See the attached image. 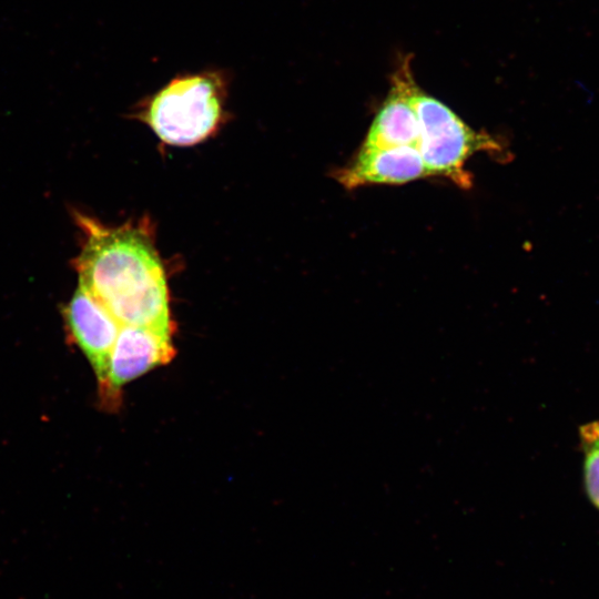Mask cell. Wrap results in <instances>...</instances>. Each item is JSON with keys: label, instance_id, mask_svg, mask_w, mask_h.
<instances>
[{"label": "cell", "instance_id": "obj_1", "mask_svg": "<svg viewBox=\"0 0 599 599\" xmlns=\"http://www.w3.org/2000/svg\"><path fill=\"white\" fill-rule=\"evenodd\" d=\"M84 241L74 261L79 283L121 325L173 332L164 270L149 236L138 227L104 226L75 215Z\"/></svg>", "mask_w": 599, "mask_h": 599}, {"label": "cell", "instance_id": "obj_2", "mask_svg": "<svg viewBox=\"0 0 599 599\" xmlns=\"http://www.w3.org/2000/svg\"><path fill=\"white\" fill-rule=\"evenodd\" d=\"M230 72H181L140 104L138 116L163 142L192 145L205 140L225 118Z\"/></svg>", "mask_w": 599, "mask_h": 599}, {"label": "cell", "instance_id": "obj_3", "mask_svg": "<svg viewBox=\"0 0 599 599\" xmlns=\"http://www.w3.org/2000/svg\"><path fill=\"white\" fill-rule=\"evenodd\" d=\"M409 100L419 123L417 149L432 175L450 179L461 187L470 185L465 162L477 151L496 150L489 135L470 129L455 112L425 93L415 79L409 85Z\"/></svg>", "mask_w": 599, "mask_h": 599}, {"label": "cell", "instance_id": "obj_4", "mask_svg": "<svg viewBox=\"0 0 599 599\" xmlns=\"http://www.w3.org/2000/svg\"><path fill=\"white\" fill-rule=\"evenodd\" d=\"M172 334L150 326L122 325L111 353L106 383L100 393L103 400L114 403L122 386L169 364L176 353Z\"/></svg>", "mask_w": 599, "mask_h": 599}, {"label": "cell", "instance_id": "obj_5", "mask_svg": "<svg viewBox=\"0 0 599 599\" xmlns=\"http://www.w3.org/2000/svg\"><path fill=\"white\" fill-rule=\"evenodd\" d=\"M63 317L69 337L92 366L101 393L106 383L111 353L122 325L80 283L63 308Z\"/></svg>", "mask_w": 599, "mask_h": 599}, {"label": "cell", "instance_id": "obj_6", "mask_svg": "<svg viewBox=\"0 0 599 599\" xmlns=\"http://www.w3.org/2000/svg\"><path fill=\"white\" fill-rule=\"evenodd\" d=\"M413 80L409 58H405L392 75L388 94L375 115L362 148H417L419 123L409 100V85Z\"/></svg>", "mask_w": 599, "mask_h": 599}, {"label": "cell", "instance_id": "obj_7", "mask_svg": "<svg viewBox=\"0 0 599 599\" xmlns=\"http://www.w3.org/2000/svg\"><path fill=\"white\" fill-rule=\"evenodd\" d=\"M429 176L416 146L361 148L356 158L338 172L348 189L367 184H403Z\"/></svg>", "mask_w": 599, "mask_h": 599}, {"label": "cell", "instance_id": "obj_8", "mask_svg": "<svg viewBox=\"0 0 599 599\" xmlns=\"http://www.w3.org/2000/svg\"><path fill=\"white\" fill-rule=\"evenodd\" d=\"M580 448L583 456L582 474L586 494L599 509V420L579 428Z\"/></svg>", "mask_w": 599, "mask_h": 599}]
</instances>
